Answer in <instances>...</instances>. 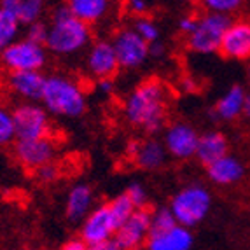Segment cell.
<instances>
[{
	"label": "cell",
	"instance_id": "cell-35",
	"mask_svg": "<svg viewBox=\"0 0 250 250\" xmlns=\"http://www.w3.org/2000/svg\"><path fill=\"white\" fill-rule=\"evenodd\" d=\"M88 249L89 247L86 245L79 236H77V238H70V240H67V242L63 243L58 250H88Z\"/></svg>",
	"mask_w": 250,
	"mask_h": 250
},
{
	"label": "cell",
	"instance_id": "cell-9",
	"mask_svg": "<svg viewBox=\"0 0 250 250\" xmlns=\"http://www.w3.org/2000/svg\"><path fill=\"white\" fill-rule=\"evenodd\" d=\"M117 222L114 221L108 203H102L89 212V215L81 222L79 238L88 247H98L114 240L117 231Z\"/></svg>",
	"mask_w": 250,
	"mask_h": 250
},
{
	"label": "cell",
	"instance_id": "cell-29",
	"mask_svg": "<svg viewBox=\"0 0 250 250\" xmlns=\"http://www.w3.org/2000/svg\"><path fill=\"white\" fill-rule=\"evenodd\" d=\"M201 5L207 9V13H219L231 16L238 9L243 7V2L242 0H205V2H201Z\"/></svg>",
	"mask_w": 250,
	"mask_h": 250
},
{
	"label": "cell",
	"instance_id": "cell-21",
	"mask_svg": "<svg viewBox=\"0 0 250 250\" xmlns=\"http://www.w3.org/2000/svg\"><path fill=\"white\" fill-rule=\"evenodd\" d=\"M131 159H133L135 167L140 168V170L156 171L165 167L168 154H167V150H165V146H163L161 140L150 137V138H146V140H140L138 150L135 152V156Z\"/></svg>",
	"mask_w": 250,
	"mask_h": 250
},
{
	"label": "cell",
	"instance_id": "cell-39",
	"mask_svg": "<svg viewBox=\"0 0 250 250\" xmlns=\"http://www.w3.org/2000/svg\"><path fill=\"white\" fill-rule=\"evenodd\" d=\"M138 146H140V140H137V138H133V140H129V142L126 144V154H128L129 158H133L135 152L138 150Z\"/></svg>",
	"mask_w": 250,
	"mask_h": 250
},
{
	"label": "cell",
	"instance_id": "cell-36",
	"mask_svg": "<svg viewBox=\"0 0 250 250\" xmlns=\"http://www.w3.org/2000/svg\"><path fill=\"white\" fill-rule=\"evenodd\" d=\"M167 54V46H165V42L158 41V42H152L149 44V56L150 58H163Z\"/></svg>",
	"mask_w": 250,
	"mask_h": 250
},
{
	"label": "cell",
	"instance_id": "cell-11",
	"mask_svg": "<svg viewBox=\"0 0 250 250\" xmlns=\"http://www.w3.org/2000/svg\"><path fill=\"white\" fill-rule=\"evenodd\" d=\"M14 159L26 170L35 171L37 168L54 163L58 147L53 137L35 138V140H16L13 144Z\"/></svg>",
	"mask_w": 250,
	"mask_h": 250
},
{
	"label": "cell",
	"instance_id": "cell-37",
	"mask_svg": "<svg viewBox=\"0 0 250 250\" xmlns=\"http://www.w3.org/2000/svg\"><path fill=\"white\" fill-rule=\"evenodd\" d=\"M180 89L184 93H196L198 89V83L194 77H182L180 79Z\"/></svg>",
	"mask_w": 250,
	"mask_h": 250
},
{
	"label": "cell",
	"instance_id": "cell-30",
	"mask_svg": "<svg viewBox=\"0 0 250 250\" xmlns=\"http://www.w3.org/2000/svg\"><path fill=\"white\" fill-rule=\"evenodd\" d=\"M47 34H49V23L42 20V21L34 23V25L25 26V35H23V39L34 42V44H39V46L46 47Z\"/></svg>",
	"mask_w": 250,
	"mask_h": 250
},
{
	"label": "cell",
	"instance_id": "cell-34",
	"mask_svg": "<svg viewBox=\"0 0 250 250\" xmlns=\"http://www.w3.org/2000/svg\"><path fill=\"white\" fill-rule=\"evenodd\" d=\"M196 25H198V16H194V14H184V16L177 21V28H179L180 34L186 35V37H189V35L196 30Z\"/></svg>",
	"mask_w": 250,
	"mask_h": 250
},
{
	"label": "cell",
	"instance_id": "cell-6",
	"mask_svg": "<svg viewBox=\"0 0 250 250\" xmlns=\"http://www.w3.org/2000/svg\"><path fill=\"white\" fill-rule=\"evenodd\" d=\"M16 140H35L51 137V117L42 104L20 102L13 108Z\"/></svg>",
	"mask_w": 250,
	"mask_h": 250
},
{
	"label": "cell",
	"instance_id": "cell-18",
	"mask_svg": "<svg viewBox=\"0 0 250 250\" xmlns=\"http://www.w3.org/2000/svg\"><path fill=\"white\" fill-rule=\"evenodd\" d=\"M95 194L88 184H75L68 189L65 200V217L72 224L83 222L95 207Z\"/></svg>",
	"mask_w": 250,
	"mask_h": 250
},
{
	"label": "cell",
	"instance_id": "cell-33",
	"mask_svg": "<svg viewBox=\"0 0 250 250\" xmlns=\"http://www.w3.org/2000/svg\"><path fill=\"white\" fill-rule=\"evenodd\" d=\"M125 7H126V13L133 16V20L135 18L147 16L150 11V4L147 2V0H129V2L125 4Z\"/></svg>",
	"mask_w": 250,
	"mask_h": 250
},
{
	"label": "cell",
	"instance_id": "cell-17",
	"mask_svg": "<svg viewBox=\"0 0 250 250\" xmlns=\"http://www.w3.org/2000/svg\"><path fill=\"white\" fill-rule=\"evenodd\" d=\"M205 173L212 184H215L219 188H228V186H234L245 179L247 168L245 163L240 158L228 154L219 161L208 165L205 168Z\"/></svg>",
	"mask_w": 250,
	"mask_h": 250
},
{
	"label": "cell",
	"instance_id": "cell-12",
	"mask_svg": "<svg viewBox=\"0 0 250 250\" xmlns=\"http://www.w3.org/2000/svg\"><path fill=\"white\" fill-rule=\"evenodd\" d=\"M84 67H86V72L96 81L114 79L119 72V62H117L112 42L105 39L91 42V46L86 51Z\"/></svg>",
	"mask_w": 250,
	"mask_h": 250
},
{
	"label": "cell",
	"instance_id": "cell-26",
	"mask_svg": "<svg viewBox=\"0 0 250 250\" xmlns=\"http://www.w3.org/2000/svg\"><path fill=\"white\" fill-rule=\"evenodd\" d=\"M131 28H133L135 32L140 35V39H144L147 44H152V42L161 41V30H159L158 23L149 16L135 18Z\"/></svg>",
	"mask_w": 250,
	"mask_h": 250
},
{
	"label": "cell",
	"instance_id": "cell-1",
	"mask_svg": "<svg viewBox=\"0 0 250 250\" xmlns=\"http://www.w3.org/2000/svg\"><path fill=\"white\" fill-rule=\"evenodd\" d=\"M123 114L131 128L149 137L161 133L170 114V93L165 83L154 77L138 83L126 95Z\"/></svg>",
	"mask_w": 250,
	"mask_h": 250
},
{
	"label": "cell",
	"instance_id": "cell-25",
	"mask_svg": "<svg viewBox=\"0 0 250 250\" xmlns=\"http://www.w3.org/2000/svg\"><path fill=\"white\" fill-rule=\"evenodd\" d=\"M177 226V221L171 210L168 207H158L152 210V217H150V231L149 234H159L165 231L173 229Z\"/></svg>",
	"mask_w": 250,
	"mask_h": 250
},
{
	"label": "cell",
	"instance_id": "cell-5",
	"mask_svg": "<svg viewBox=\"0 0 250 250\" xmlns=\"http://www.w3.org/2000/svg\"><path fill=\"white\" fill-rule=\"evenodd\" d=\"M233 18L219 13H207L198 16L196 30L186 39L188 49L194 54L201 56H210L221 51L222 39H224L226 30L229 28Z\"/></svg>",
	"mask_w": 250,
	"mask_h": 250
},
{
	"label": "cell",
	"instance_id": "cell-20",
	"mask_svg": "<svg viewBox=\"0 0 250 250\" xmlns=\"http://www.w3.org/2000/svg\"><path fill=\"white\" fill-rule=\"evenodd\" d=\"M194 234L188 228L177 224L173 229L159 234H149L144 250H191Z\"/></svg>",
	"mask_w": 250,
	"mask_h": 250
},
{
	"label": "cell",
	"instance_id": "cell-13",
	"mask_svg": "<svg viewBox=\"0 0 250 250\" xmlns=\"http://www.w3.org/2000/svg\"><path fill=\"white\" fill-rule=\"evenodd\" d=\"M150 217L152 210H135L128 221L123 222L114 234V245L119 250H138L146 245L150 231Z\"/></svg>",
	"mask_w": 250,
	"mask_h": 250
},
{
	"label": "cell",
	"instance_id": "cell-14",
	"mask_svg": "<svg viewBox=\"0 0 250 250\" xmlns=\"http://www.w3.org/2000/svg\"><path fill=\"white\" fill-rule=\"evenodd\" d=\"M219 54L234 62H250V18H236L231 21Z\"/></svg>",
	"mask_w": 250,
	"mask_h": 250
},
{
	"label": "cell",
	"instance_id": "cell-40",
	"mask_svg": "<svg viewBox=\"0 0 250 250\" xmlns=\"http://www.w3.org/2000/svg\"><path fill=\"white\" fill-rule=\"evenodd\" d=\"M243 119L250 125V91L247 93V100H245V107H243Z\"/></svg>",
	"mask_w": 250,
	"mask_h": 250
},
{
	"label": "cell",
	"instance_id": "cell-41",
	"mask_svg": "<svg viewBox=\"0 0 250 250\" xmlns=\"http://www.w3.org/2000/svg\"><path fill=\"white\" fill-rule=\"evenodd\" d=\"M117 247L114 245V242H108V243H104V245H98V247H89L88 250H116Z\"/></svg>",
	"mask_w": 250,
	"mask_h": 250
},
{
	"label": "cell",
	"instance_id": "cell-3",
	"mask_svg": "<svg viewBox=\"0 0 250 250\" xmlns=\"http://www.w3.org/2000/svg\"><path fill=\"white\" fill-rule=\"evenodd\" d=\"M41 102L49 116L68 117V119L84 116L88 108V95L81 83L72 75L62 72L46 75Z\"/></svg>",
	"mask_w": 250,
	"mask_h": 250
},
{
	"label": "cell",
	"instance_id": "cell-10",
	"mask_svg": "<svg viewBox=\"0 0 250 250\" xmlns=\"http://www.w3.org/2000/svg\"><path fill=\"white\" fill-rule=\"evenodd\" d=\"M110 42L116 51L119 68L123 70H137L150 58L149 44L144 39H140V35L131 26L121 28Z\"/></svg>",
	"mask_w": 250,
	"mask_h": 250
},
{
	"label": "cell",
	"instance_id": "cell-24",
	"mask_svg": "<svg viewBox=\"0 0 250 250\" xmlns=\"http://www.w3.org/2000/svg\"><path fill=\"white\" fill-rule=\"evenodd\" d=\"M21 35V25L20 21L9 13L7 9L0 5V53L7 49L11 44L20 41Z\"/></svg>",
	"mask_w": 250,
	"mask_h": 250
},
{
	"label": "cell",
	"instance_id": "cell-31",
	"mask_svg": "<svg viewBox=\"0 0 250 250\" xmlns=\"http://www.w3.org/2000/svg\"><path fill=\"white\" fill-rule=\"evenodd\" d=\"M126 196L129 198V201L133 203V207L137 210H144L147 208V203H149V192L144 188V184L140 182H131L126 188Z\"/></svg>",
	"mask_w": 250,
	"mask_h": 250
},
{
	"label": "cell",
	"instance_id": "cell-43",
	"mask_svg": "<svg viewBox=\"0 0 250 250\" xmlns=\"http://www.w3.org/2000/svg\"><path fill=\"white\" fill-rule=\"evenodd\" d=\"M116 250H119V249H116Z\"/></svg>",
	"mask_w": 250,
	"mask_h": 250
},
{
	"label": "cell",
	"instance_id": "cell-22",
	"mask_svg": "<svg viewBox=\"0 0 250 250\" xmlns=\"http://www.w3.org/2000/svg\"><path fill=\"white\" fill-rule=\"evenodd\" d=\"M72 14L79 21L91 26L93 23H100L112 13L110 0H70L67 2Z\"/></svg>",
	"mask_w": 250,
	"mask_h": 250
},
{
	"label": "cell",
	"instance_id": "cell-19",
	"mask_svg": "<svg viewBox=\"0 0 250 250\" xmlns=\"http://www.w3.org/2000/svg\"><path fill=\"white\" fill-rule=\"evenodd\" d=\"M228 154H229V140H228L226 133H222L219 129H208L205 133H200L196 156L194 158L205 168Z\"/></svg>",
	"mask_w": 250,
	"mask_h": 250
},
{
	"label": "cell",
	"instance_id": "cell-38",
	"mask_svg": "<svg viewBox=\"0 0 250 250\" xmlns=\"http://www.w3.org/2000/svg\"><path fill=\"white\" fill-rule=\"evenodd\" d=\"M98 84V89H100L104 95H112L116 91V81L114 79H104V81H96Z\"/></svg>",
	"mask_w": 250,
	"mask_h": 250
},
{
	"label": "cell",
	"instance_id": "cell-42",
	"mask_svg": "<svg viewBox=\"0 0 250 250\" xmlns=\"http://www.w3.org/2000/svg\"><path fill=\"white\" fill-rule=\"evenodd\" d=\"M247 81L250 84V62H249V67H247Z\"/></svg>",
	"mask_w": 250,
	"mask_h": 250
},
{
	"label": "cell",
	"instance_id": "cell-8",
	"mask_svg": "<svg viewBox=\"0 0 250 250\" xmlns=\"http://www.w3.org/2000/svg\"><path fill=\"white\" fill-rule=\"evenodd\" d=\"M198 140L200 131L188 121H175L168 125L163 129L161 137L167 154L179 161H188L196 156Z\"/></svg>",
	"mask_w": 250,
	"mask_h": 250
},
{
	"label": "cell",
	"instance_id": "cell-2",
	"mask_svg": "<svg viewBox=\"0 0 250 250\" xmlns=\"http://www.w3.org/2000/svg\"><path fill=\"white\" fill-rule=\"evenodd\" d=\"M93 41V30L89 25L79 21L72 14L67 2L58 4L51 11L49 34L46 49L54 56H74L88 49Z\"/></svg>",
	"mask_w": 250,
	"mask_h": 250
},
{
	"label": "cell",
	"instance_id": "cell-23",
	"mask_svg": "<svg viewBox=\"0 0 250 250\" xmlns=\"http://www.w3.org/2000/svg\"><path fill=\"white\" fill-rule=\"evenodd\" d=\"M0 5L13 14L21 26H30L42 21L46 14V2L42 0H2Z\"/></svg>",
	"mask_w": 250,
	"mask_h": 250
},
{
	"label": "cell",
	"instance_id": "cell-15",
	"mask_svg": "<svg viewBox=\"0 0 250 250\" xmlns=\"http://www.w3.org/2000/svg\"><path fill=\"white\" fill-rule=\"evenodd\" d=\"M9 91L21 102L39 104L42 100L46 74L44 72H7L5 77Z\"/></svg>",
	"mask_w": 250,
	"mask_h": 250
},
{
	"label": "cell",
	"instance_id": "cell-7",
	"mask_svg": "<svg viewBox=\"0 0 250 250\" xmlns=\"http://www.w3.org/2000/svg\"><path fill=\"white\" fill-rule=\"evenodd\" d=\"M47 49L21 37L0 53V63L7 72H42L47 65Z\"/></svg>",
	"mask_w": 250,
	"mask_h": 250
},
{
	"label": "cell",
	"instance_id": "cell-16",
	"mask_svg": "<svg viewBox=\"0 0 250 250\" xmlns=\"http://www.w3.org/2000/svg\"><path fill=\"white\" fill-rule=\"evenodd\" d=\"M247 89L242 84H233L221 95V98L215 102V105L210 110V116L215 121L233 123L243 116V107L247 100Z\"/></svg>",
	"mask_w": 250,
	"mask_h": 250
},
{
	"label": "cell",
	"instance_id": "cell-4",
	"mask_svg": "<svg viewBox=\"0 0 250 250\" xmlns=\"http://www.w3.org/2000/svg\"><path fill=\"white\" fill-rule=\"evenodd\" d=\"M213 198L203 184H189L171 196L168 208L171 210L179 226L192 229L208 217Z\"/></svg>",
	"mask_w": 250,
	"mask_h": 250
},
{
	"label": "cell",
	"instance_id": "cell-27",
	"mask_svg": "<svg viewBox=\"0 0 250 250\" xmlns=\"http://www.w3.org/2000/svg\"><path fill=\"white\" fill-rule=\"evenodd\" d=\"M108 208L112 212L114 221L117 222V226H121L123 222H126L129 217L133 215V212L137 208L133 207V203L129 201V198L126 196V192H121V194H117L116 198L108 201Z\"/></svg>",
	"mask_w": 250,
	"mask_h": 250
},
{
	"label": "cell",
	"instance_id": "cell-32",
	"mask_svg": "<svg viewBox=\"0 0 250 250\" xmlns=\"http://www.w3.org/2000/svg\"><path fill=\"white\" fill-rule=\"evenodd\" d=\"M34 177L37 179V182L51 184V182H54V180H58L60 168L56 163H49V165H44V167L37 168V170L34 171Z\"/></svg>",
	"mask_w": 250,
	"mask_h": 250
},
{
	"label": "cell",
	"instance_id": "cell-28",
	"mask_svg": "<svg viewBox=\"0 0 250 250\" xmlns=\"http://www.w3.org/2000/svg\"><path fill=\"white\" fill-rule=\"evenodd\" d=\"M16 142V131H14L13 108L0 104V147L11 146Z\"/></svg>",
	"mask_w": 250,
	"mask_h": 250
}]
</instances>
